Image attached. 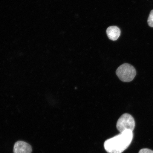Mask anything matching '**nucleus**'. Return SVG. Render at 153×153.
Listing matches in <instances>:
<instances>
[{
    "instance_id": "1",
    "label": "nucleus",
    "mask_w": 153,
    "mask_h": 153,
    "mask_svg": "<svg viewBox=\"0 0 153 153\" xmlns=\"http://www.w3.org/2000/svg\"><path fill=\"white\" fill-rule=\"evenodd\" d=\"M133 138V131L126 130L105 141L104 148L108 153H122L128 148Z\"/></svg>"
},
{
    "instance_id": "2",
    "label": "nucleus",
    "mask_w": 153,
    "mask_h": 153,
    "mask_svg": "<svg viewBox=\"0 0 153 153\" xmlns=\"http://www.w3.org/2000/svg\"><path fill=\"white\" fill-rule=\"evenodd\" d=\"M116 74L122 81L129 82L132 81L135 78L136 71L131 65L126 63L118 67Z\"/></svg>"
},
{
    "instance_id": "3",
    "label": "nucleus",
    "mask_w": 153,
    "mask_h": 153,
    "mask_svg": "<svg viewBox=\"0 0 153 153\" xmlns=\"http://www.w3.org/2000/svg\"><path fill=\"white\" fill-rule=\"evenodd\" d=\"M135 123L134 119L131 114H124L118 120L116 127L120 133L127 130L133 131L135 128Z\"/></svg>"
},
{
    "instance_id": "4",
    "label": "nucleus",
    "mask_w": 153,
    "mask_h": 153,
    "mask_svg": "<svg viewBox=\"0 0 153 153\" xmlns=\"http://www.w3.org/2000/svg\"><path fill=\"white\" fill-rule=\"evenodd\" d=\"M32 148L28 143L22 141H17L15 143L14 153H31Z\"/></svg>"
},
{
    "instance_id": "5",
    "label": "nucleus",
    "mask_w": 153,
    "mask_h": 153,
    "mask_svg": "<svg viewBox=\"0 0 153 153\" xmlns=\"http://www.w3.org/2000/svg\"><path fill=\"white\" fill-rule=\"evenodd\" d=\"M120 29L116 26H111L108 27L106 30V33L108 37L112 41H116L119 37L120 34Z\"/></svg>"
},
{
    "instance_id": "6",
    "label": "nucleus",
    "mask_w": 153,
    "mask_h": 153,
    "mask_svg": "<svg viewBox=\"0 0 153 153\" xmlns=\"http://www.w3.org/2000/svg\"><path fill=\"white\" fill-rule=\"evenodd\" d=\"M148 23L149 26L153 27V10L151 11L148 20Z\"/></svg>"
},
{
    "instance_id": "7",
    "label": "nucleus",
    "mask_w": 153,
    "mask_h": 153,
    "mask_svg": "<svg viewBox=\"0 0 153 153\" xmlns=\"http://www.w3.org/2000/svg\"><path fill=\"white\" fill-rule=\"evenodd\" d=\"M139 153H153V151L148 149H143L139 151Z\"/></svg>"
}]
</instances>
